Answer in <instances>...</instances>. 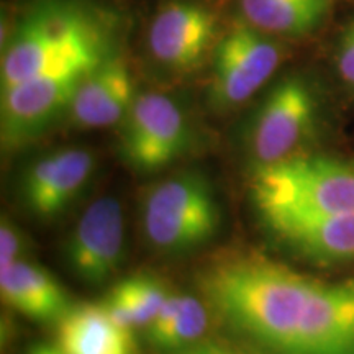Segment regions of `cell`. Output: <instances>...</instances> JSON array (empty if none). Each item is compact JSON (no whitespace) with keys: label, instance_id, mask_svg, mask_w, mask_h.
<instances>
[{"label":"cell","instance_id":"obj_20","mask_svg":"<svg viewBox=\"0 0 354 354\" xmlns=\"http://www.w3.org/2000/svg\"><path fill=\"white\" fill-rule=\"evenodd\" d=\"M24 234L8 218L2 220L0 225V271L10 268L15 261L21 259L24 253Z\"/></svg>","mask_w":354,"mask_h":354},{"label":"cell","instance_id":"obj_12","mask_svg":"<svg viewBox=\"0 0 354 354\" xmlns=\"http://www.w3.org/2000/svg\"><path fill=\"white\" fill-rule=\"evenodd\" d=\"M274 236L317 263H354V214L304 210L261 212Z\"/></svg>","mask_w":354,"mask_h":354},{"label":"cell","instance_id":"obj_7","mask_svg":"<svg viewBox=\"0 0 354 354\" xmlns=\"http://www.w3.org/2000/svg\"><path fill=\"white\" fill-rule=\"evenodd\" d=\"M246 21L220 37L212 51L209 97L218 109L251 99L276 73L282 48Z\"/></svg>","mask_w":354,"mask_h":354},{"label":"cell","instance_id":"obj_3","mask_svg":"<svg viewBox=\"0 0 354 354\" xmlns=\"http://www.w3.org/2000/svg\"><path fill=\"white\" fill-rule=\"evenodd\" d=\"M251 190L259 212L354 214V162L325 154H294L256 166Z\"/></svg>","mask_w":354,"mask_h":354},{"label":"cell","instance_id":"obj_17","mask_svg":"<svg viewBox=\"0 0 354 354\" xmlns=\"http://www.w3.org/2000/svg\"><path fill=\"white\" fill-rule=\"evenodd\" d=\"M328 0H240L243 21L271 37H300L322 24Z\"/></svg>","mask_w":354,"mask_h":354},{"label":"cell","instance_id":"obj_4","mask_svg":"<svg viewBox=\"0 0 354 354\" xmlns=\"http://www.w3.org/2000/svg\"><path fill=\"white\" fill-rule=\"evenodd\" d=\"M220 227L212 187L194 172L161 180L143 201V232L154 250L180 254L207 245Z\"/></svg>","mask_w":354,"mask_h":354},{"label":"cell","instance_id":"obj_11","mask_svg":"<svg viewBox=\"0 0 354 354\" xmlns=\"http://www.w3.org/2000/svg\"><path fill=\"white\" fill-rule=\"evenodd\" d=\"M94 167L95 159L87 149L66 148L44 154L21 176L24 205L41 220L57 218L82 192Z\"/></svg>","mask_w":354,"mask_h":354},{"label":"cell","instance_id":"obj_14","mask_svg":"<svg viewBox=\"0 0 354 354\" xmlns=\"http://www.w3.org/2000/svg\"><path fill=\"white\" fill-rule=\"evenodd\" d=\"M135 99L130 64L110 51L79 84L69 117L79 128L112 127L125 118Z\"/></svg>","mask_w":354,"mask_h":354},{"label":"cell","instance_id":"obj_9","mask_svg":"<svg viewBox=\"0 0 354 354\" xmlns=\"http://www.w3.org/2000/svg\"><path fill=\"white\" fill-rule=\"evenodd\" d=\"M218 33L215 12L197 0H166L148 28L153 59L174 73H189L214 51Z\"/></svg>","mask_w":354,"mask_h":354},{"label":"cell","instance_id":"obj_18","mask_svg":"<svg viewBox=\"0 0 354 354\" xmlns=\"http://www.w3.org/2000/svg\"><path fill=\"white\" fill-rule=\"evenodd\" d=\"M169 295L159 279L138 274L118 282L102 305L118 326L133 331L148 326Z\"/></svg>","mask_w":354,"mask_h":354},{"label":"cell","instance_id":"obj_5","mask_svg":"<svg viewBox=\"0 0 354 354\" xmlns=\"http://www.w3.org/2000/svg\"><path fill=\"white\" fill-rule=\"evenodd\" d=\"M318 102L305 79L289 76L279 81L259 104L246 141L258 165H272L297 154L313 133Z\"/></svg>","mask_w":354,"mask_h":354},{"label":"cell","instance_id":"obj_1","mask_svg":"<svg viewBox=\"0 0 354 354\" xmlns=\"http://www.w3.org/2000/svg\"><path fill=\"white\" fill-rule=\"evenodd\" d=\"M315 279L258 253H233L209 266L201 286L232 328L289 354Z\"/></svg>","mask_w":354,"mask_h":354},{"label":"cell","instance_id":"obj_21","mask_svg":"<svg viewBox=\"0 0 354 354\" xmlns=\"http://www.w3.org/2000/svg\"><path fill=\"white\" fill-rule=\"evenodd\" d=\"M336 69L348 87L354 88V20L344 30L336 48Z\"/></svg>","mask_w":354,"mask_h":354},{"label":"cell","instance_id":"obj_22","mask_svg":"<svg viewBox=\"0 0 354 354\" xmlns=\"http://www.w3.org/2000/svg\"><path fill=\"white\" fill-rule=\"evenodd\" d=\"M28 354H64V353L61 351L59 346H53V344L39 343V344H35V346L30 348Z\"/></svg>","mask_w":354,"mask_h":354},{"label":"cell","instance_id":"obj_2","mask_svg":"<svg viewBox=\"0 0 354 354\" xmlns=\"http://www.w3.org/2000/svg\"><path fill=\"white\" fill-rule=\"evenodd\" d=\"M109 24L74 0H43L20 19L3 48L2 92L48 71L100 63L110 53Z\"/></svg>","mask_w":354,"mask_h":354},{"label":"cell","instance_id":"obj_16","mask_svg":"<svg viewBox=\"0 0 354 354\" xmlns=\"http://www.w3.org/2000/svg\"><path fill=\"white\" fill-rule=\"evenodd\" d=\"M64 354H136L133 331L115 323L102 304L73 305L57 323Z\"/></svg>","mask_w":354,"mask_h":354},{"label":"cell","instance_id":"obj_19","mask_svg":"<svg viewBox=\"0 0 354 354\" xmlns=\"http://www.w3.org/2000/svg\"><path fill=\"white\" fill-rule=\"evenodd\" d=\"M209 325L205 305L194 295H183L179 310L162 330L148 335L149 343L159 349H179L194 343Z\"/></svg>","mask_w":354,"mask_h":354},{"label":"cell","instance_id":"obj_23","mask_svg":"<svg viewBox=\"0 0 354 354\" xmlns=\"http://www.w3.org/2000/svg\"><path fill=\"white\" fill-rule=\"evenodd\" d=\"M184 354H221V353L215 351V349H194V351H187Z\"/></svg>","mask_w":354,"mask_h":354},{"label":"cell","instance_id":"obj_15","mask_svg":"<svg viewBox=\"0 0 354 354\" xmlns=\"http://www.w3.org/2000/svg\"><path fill=\"white\" fill-rule=\"evenodd\" d=\"M0 294L7 307L41 323H59L73 308L68 292L41 266L19 259L0 271Z\"/></svg>","mask_w":354,"mask_h":354},{"label":"cell","instance_id":"obj_8","mask_svg":"<svg viewBox=\"0 0 354 354\" xmlns=\"http://www.w3.org/2000/svg\"><path fill=\"white\" fill-rule=\"evenodd\" d=\"M190 128L183 109L158 92L136 95L122 120L120 151L136 172H154L183 156Z\"/></svg>","mask_w":354,"mask_h":354},{"label":"cell","instance_id":"obj_6","mask_svg":"<svg viewBox=\"0 0 354 354\" xmlns=\"http://www.w3.org/2000/svg\"><path fill=\"white\" fill-rule=\"evenodd\" d=\"M97 64L64 66L3 91L0 112L3 148H20L32 143L61 115L69 113L79 84Z\"/></svg>","mask_w":354,"mask_h":354},{"label":"cell","instance_id":"obj_10","mask_svg":"<svg viewBox=\"0 0 354 354\" xmlns=\"http://www.w3.org/2000/svg\"><path fill=\"white\" fill-rule=\"evenodd\" d=\"M125 241L122 207L117 198L102 197L84 212L66 243L73 272L88 286L104 284L120 268Z\"/></svg>","mask_w":354,"mask_h":354},{"label":"cell","instance_id":"obj_13","mask_svg":"<svg viewBox=\"0 0 354 354\" xmlns=\"http://www.w3.org/2000/svg\"><path fill=\"white\" fill-rule=\"evenodd\" d=\"M289 354H354V281H317Z\"/></svg>","mask_w":354,"mask_h":354}]
</instances>
